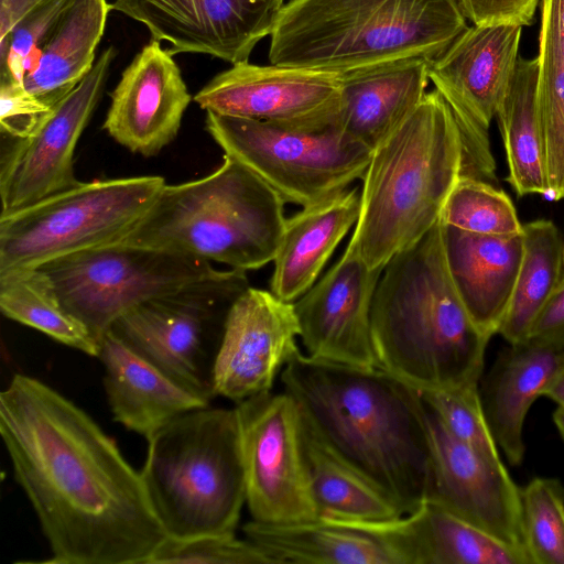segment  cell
<instances>
[{"instance_id":"obj_5","label":"cell","mask_w":564,"mask_h":564,"mask_svg":"<svg viewBox=\"0 0 564 564\" xmlns=\"http://www.w3.org/2000/svg\"><path fill=\"white\" fill-rule=\"evenodd\" d=\"M464 174L459 127L434 88L372 151L348 245L369 269L383 270L440 221L448 194Z\"/></svg>"},{"instance_id":"obj_37","label":"cell","mask_w":564,"mask_h":564,"mask_svg":"<svg viewBox=\"0 0 564 564\" xmlns=\"http://www.w3.org/2000/svg\"><path fill=\"white\" fill-rule=\"evenodd\" d=\"M72 0H44L0 39V83L23 85L26 73Z\"/></svg>"},{"instance_id":"obj_44","label":"cell","mask_w":564,"mask_h":564,"mask_svg":"<svg viewBox=\"0 0 564 564\" xmlns=\"http://www.w3.org/2000/svg\"><path fill=\"white\" fill-rule=\"evenodd\" d=\"M553 420L564 441V408L557 406L553 413Z\"/></svg>"},{"instance_id":"obj_4","label":"cell","mask_w":564,"mask_h":564,"mask_svg":"<svg viewBox=\"0 0 564 564\" xmlns=\"http://www.w3.org/2000/svg\"><path fill=\"white\" fill-rule=\"evenodd\" d=\"M467 26L456 0H289L270 35L269 61L340 76L430 63Z\"/></svg>"},{"instance_id":"obj_1","label":"cell","mask_w":564,"mask_h":564,"mask_svg":"<svg viewBox=\"0 0 564 564\" xmlns=\"http://www.w3.org/2000/svg\"><path fill=\"white\" fill-rule=\"evenodd\" d=\"M0 435L48 542L46 564H148L167 536L115 440L41 380L0 393Z\"/></svg>"},{"instance_id":"obj_21","label":"cell","mask_w":564,"mask_h":564,"mask_svg":"<svg viewBox=\"0 0 564 564\" xmlns=\"http://www.w3.org/2000/svg\"><path fill=\"white\" fill-rule=\"evenodd\" d=\"M376 538L397 564H531L527 553L425 500L381 521H343Z\"/></svg>"},{"instance_id":"obj_3","label":"cell","mask_w":564,"mask_h":564,"mask_svg":"<svg viewBox=\"0 0 564 564\" xmlns=\"http://www.w3.org/2000/svg\"><path fill=\"white\" fill-rule=\"evenodd\" d=\"M490 338L453 285L441 221L384 265L371 306L379 368L419 391L479 382Z\"/></svg>"},{"instance_id":"obj_13","label":"cell","mask_w":564,"mask_h":564,"mask_svg":"<svg viewBox=\"0 0 564 564\" xmlns=\"http://www.w3.org/2000/svg\"><path fill=\"white\" fill-rule=\"evenodd\" d=\"M235 300L192 294L142 303L111 326L139 356L193 394L209 402L224 323Z\"/></svg>"},{"instance_id":"obj_23","label":"cell","mask_w":564,"mask_h":564,"mask_svg":"<svg viewBox=\"0 0 564 564\" xmlns=\"http://www.w3.org/2000/svg\"><path fill=\"white\" fill-rule=\"evenodd\" d=\"M442 230L453 285L476 326L492 337L511 300L522 258V234L479 235L443 224Z\"/></svg>"},{"instance_id":"obj_45","label":"cell","mask_w":564,"mask_h":564,"mask_svg":"<svg viewBox=\"0 0 564 564\" xmlns=\"http://www.w3.org/2000/svg\"><path fill=\"white\" fill-rule=\"evenodd\" d=\"M564 275V240H563V274Z\"/></svg>"},{"instance_id":"obj_24","label":"cell","mask_w":564,"mask_h":564,"mask_svg":"<svg viewBox=\"0 0 564 564\" xmlns=\"http://www.w3.org/2000/svg\"><path fill=\"white\" fill-rule=\"evenodd\" d=\"M113 419L147 440L191 410L209 405L148 362L109 330L97 356Z\"/></svg>"},{"instance_id":"obj_40","label":"cell","mask_w":564,"mask_h":564,"mask_svg":"<svg viewBox=\"0 0 564 564\" xmlns=\"http://www.w3.org/2000/svg\"><path fill=\"white\" fill-rule=\"evenodd\" d=\"M476 25L512 23L530 25L540 0H456Z\"/></svg>"},{"instance_id":"obj_14","label":"cell","mask_w":564,"mask_h":564,"mask_svg":"<svg viewBox=\"0 0 564 564\" xmlns=\"http://www.w3.org/2000/svg\"><path fill=\"white\" fill-rule=\"evenodd\" d=\"M115 55L112 46L105 50L35 130L8 148L0 164V215L80 183L74 173L75 148L100 99Z\"/></svg>"},{"instance_id":"obj_34","label":"cell","mask_w":564,"mask_h":564,"mask_svg":"<svg viewBox=\"0 0 564 564\" xmlns=\"http://www.w3.org/2000/svg\"><path fill=\"white\" fill-rule=\"evenodd\" d=\"M440 221L473 234L516 236L522 234L510 197L490 182L463 175L448 194Z\"/></svg>"},{"instance_id":"obj_25","label":"cell","mask_w":564,"mask_h":564,"mask_svg":"<svg viewBox=\"0 0 564 564\" xmlns=\"http://www.w3.org/2000/svg\"><path fill=\"white\" fill-rule=\"evenodd\" d=\"M360 212V192L345 189L304 206L286 218L270 280V291L293 303L321 276V273Z\"/></svg>"},{"instance_id":"obj_36","label":"cell","mask_w":564,"mask_h":564,"mask_svg":"<svg viewBox=\"0 0 564 564\" xmlns=\"http://www.w3.org/2000/svg\"><path fill=\"white\" fill-rule=\"evenodd\" d=\"M420 392L424 403L454 437L494 460H501L484 413L479 382Z\"/></svg>"},{"instance_id":"obj_27","label":"cell","mask_w":564,"mask_h":564,"mask_svg":"<svg viewBox=\"0 0 564 564\" xmlns=\"http://www.w3.org/2000/svg\"><path fill=\"white\" fill-rule=\"evenodd\" d=\"M111 4L107 0H72L23 79L28 93L53 108L95 65Z\"/></svg>"},{"instance_id":"obj_29","label":"cell","mask_w":564,"mask_h":564,"mask_svg":"<svg viewBox=\"0 0 564 564\" xmlns=\"http://www.w3.org/2000/svg\"><path fill=\"white\" fill-rule=\"evenodd\" d=\"M538 57H521L496 112L506 151L507 181L520 196H547L538 100Z\"/></svg>"},{"instance_id":"obj_35","label":"cell","mask_w":564,"mask_h":564,"mask_svg":"<svg viewBox=\"0 0 564 564\" xmlns=\"http://www.w3.org/2000/svg\"><path fill=\"white\" fill-rule=\"evenodd\" d=\"M521 531L531 564H564V486L536 477L521 488Z\"/></svg>"},{"instance_id":"obj_39","label":"cell","mask_w":564,"mask_h":564,"mask_svg":"<svg viewBox=\"0 0 564 564\" xmlns=\"http://www.w3.org/2000/svg\"><path fill=\"white\" fill-rule=\"evenodd\" d=\"M23 85L0 83V129L14 139L30 135L51 111Z\"/></svg>"},{"instance_id":"obj_28","label":"cell","mask_w":564,"mask_h":564,"mask_svg":"<svg viewBox=\"0 0 564 564\" xmlns=\"http://www.w3.org/2000/svg\"><path fill=\"white\" fill-rule=\"evenodd\" d=\"M242 532L273 564H397L371 534L322 517L292 523L251 520Z\"/></svg>"},{"instance_id":"obj_16","label":"cell","mask_w":564,"mask_h":564,"mask_svg":"<svg viewBox=\"0 0 564 564\" xmlns=\"http://www.w3.org/2000/svg\"><path fill=\"white\" fill-rule=\"evenodd\" d=\"M293 303L249 286L229 306L214 364V390L236 404L271 391L300 350Z\"/></svg>"},{"instance_id":"obj_12","label":"cell","mask_w":564,"mask_h":564,"mask_svg":"<svg viewBox=\"0 0 564 564\" xmlns=\"http://www.w3.org/2000/svg\"><path fill=\"white\" fill-rule=\"evenodd\" d=\"M252 520L292 523L318 519L299 405L285 391L263 392L235 406Z\"/></svg>"},{"instance_id":"obj_30","label":"cell","mask_w":564,"mask_h":564,"mask_svg":"<svg viewBox=\"0 0 564 564\" xmlns=\"http://www.w3.org/2000/svg\"><path fill=\"white\" fill-rule=\"evenodd\" d=\"M303 443L312 491L322 518L381 521L403 514L382 490L333 452L304 420Z\"/></svg>"},{"instance_id":"obj_42","label":"cell","mask_w":564,"mask_h":564,"mask_svg":"<svg viewBox=\"0 0 564 564\" xmlns=\"http://www.w3.org/2000/svg\"><path fill=\"white\" fill-rule=\"evenodd\" d=\"M44 0H0V39L32 8Z\"/></svg>"},{"instance_id":"obj_10","label":"cell","mask_w":564,"mask_h":564,"mask_svg":"<svg viewBox=\"0 0 564 564\" xmlns=\"http://www.w3.org/2000/svg\"><path fill=\"white\" fill-rule=\"evenodd\" d=\"M206 130L285 203L302 207L361 180L372 151L347 134L334 117L280 123L207 112Z\"/></svg>"},{"instance_id":"obj_41","label":"cell","mask_w":564,"mask_h":564,"mask_svg":"<svg viewBox=\"0 0 564 564\" xmlns=\"http://www.w3.org/2000/svg\"><path fill=\"white\" fill-rule=\"evenodd\" d=\"M527 341L564 347V275L535 318Z\"/></svg>"},{"instance_id":"obj_6","label":"cell","mask_w":564,"mask_h":564,"mask_svg":"<svg viewBox=\"0 0 564 564\" xmlns=\"http://www.w3.org/2000/svg\"><path fill=\"white\" fill-rule=\"evenodd\" d=\"M283 198L231 155L210 174L165 184L119 242L258 270L273 262L286 217Z\"/></svg>"},{"instance_id":"obj_31","label":"cell","mask_w":564,"mask_h":564,"mask_svg":"<svg viewBox=\"0 0 564 564\" xmlns=\"http://www.w3.org/2000/svg\"><path fill=\"white\" fill-rule=\"evenodd\" d=\"M522 258L498 334L509 344L528 340L531 327L563 274V240L552 220L522 227Z\"/></svg>"},{"instance_id":"obj_9","label":"cell","mask_w":564,"mask_h":564,"mask_svg":"<svg viewBox=\"0 0 564 564\" xmlns=\"http://www.w3.org/2000/svg\"><path fill=\"white\" fill-rule=\"evenodd\" d=\"M164 185L155 175L80 182L0 215V273L119 242Z\"/></svg>"},{"instance_id":"obj_43","label":"cell","mask_w":564,"mask_h":564,"mask_svg":"<svg viewBox=\"0 0 564 564\" xmlns=\"http://www.w3.org/2000/svg\"><path fill=\"white\" fill-rule=\"evenodd\" d=\"M542 397H546L564 408V372L561 373L543 392Z\"/></svg>"},{"instance_id":"obj_33","label":"cell","mask_w":564,"mask_h":564,"mask_svg":"<svg viewBox=\"0 0 564 564\" xmlns=\"http://www.w3.org/2000/svg\"><path fill=\"white\" fill-rule=\"evenodd\" d=\"M538 100L543 138L564 145V0H540Z\"/></svg>"},{"instance_id":"obj_32","label":"cell","mask_w":564,"mask_h":564,"mask_svg":"<svg viewBox=\"0 0 564 564\" xmlns=\"http://www.w3.org/2000/svg\"><path fill=\"white\" fill-rule=\"evenodd\" d=\"M0 310L4 316L89 356L100 345L86 326L62 305L47 275L39 268L0 273Z\"/></svg>"},{"instance_id":"obj_15","label":"cell","mask_w":564,"mask_h":564,"mask_svg":"<svg viewBox=\"0 0 564 564\" xmlns=\"http://www.w3.org/2000/svg\"><path fill=\"white\" fill-rule=\"evenodd\" d=\"M284 0H115L111 10L142 23L169 52L207 54L232 65L248 62L271 35Z\"/></svg>"},{"instance_id":"obj_11","label":"cell","mask_w":564,"mask_h":564,"mask_svg":"<svg viewBox=\"0 0 564 564\" xmlns=\"http://www.w3.org/2000/svg\"><path fill=\"white\" fill-rule=\"evenodd\" d=\"M522 29L512 23L473 24L429 63L430 80L462 133L466 176L496 180L489 127L513 78Z\"/></svg>"},{"instance_id":"obj_2","label":"cell","mask_w":564,"mask_h":564,"mask_svg":"<svg viewBox=\"0 0 564 564\" xmlns=\"http://www.w3.org/2000/svg\"><path fill=\"white\" fill-rule=\"evenodd\" d=\"M281 382L312 431L403 514L426 500L431 436L416 388L379 367L317 360L301 350Z\"/></svg>"},{"instance_id":"obj_26","label":"cell","mask_w":564,"mask_h":564,"mask_svg":"<svg viewBox=\"0 0 564 564\" xmlns=\"http://www.w3.org/2000/svg\"><path fill=\"white\" fill-rule=\"evenodd\" d=\"M341 79L339 124L371 151L417 107L431 82L425 59L400 62Z\"/></svg>"},{"instance_id":"obj_38","label":"cell","mask_w":564,"mask_h":564,"mask_svg":"<svg viewBox=\"0 0 564 564\" xmlns=\"http://www.w3.org/2000/svg\"><path fill=\"white\" fill-rule=\"evenodd\" d=\"M273 564L262 551L246 538L235 533L206 534L187 539L166 536L148 564Z\"/></svg>"},{"instance_id":"obj_20","label":"cell","mask_w":564,"mask_h":564,"mask_svg":"<svg viewBox=\"0 0 564 564\" xmlns=\"http://www.w3.org/2000/svg\"><path fill=\"white\" fill-rule=\"evenodd\" d=\"M191 100L173 55L151 39L112 90L104 129L131 152L152 156L176 138Z\"/></svg>"},{"instance_id":"obj_7","label":"cell","mask_w":564,"mask_h":564,"mask_svg":"<svg viewBox=\"0 0 564 564\" xmlns=\"http://www.w3.org/2000/svg\"><path fill=\"white\" fill-rule=\"evenodd\" d=\"M147 441L140 474L166 535L235 533L246 503L236 409L191 410Z\"/></svg>"},{"instance_id":"obj_19","label":"cell","mask_w":564,"mask_h":564,"mask_svg":"<svg viewBox=\"0 0 564 564\" xmlns=\"http://www.w3.org/2000/svg\"><path fill=\"white\" fill-rule=\"evenodd\" d=\"M341 86L335 73L243 62L217 74L193 99L206 112L302 123L336 116Z\"/></svg>"},{"instance_id":"obj_18","label":"cell","mask_w":564,"mask_h":564,"mask_svg":"<svg viewBox=\"0 0 564 564\" xmlns=\"http://www.w3.org/2000/svg\"><path fill=\"white\" fill-rule=\"evenodd\" d=\"M382 271L369 269L347 243L330 269L293 302L307 356L378 367L371 340V306Z\"/></svg>"},{"instance_id":"obj_22","label":"cell","mask_w":564,"mask_h":564,"mask_svg":"<svg viewBox=\"0 0 564 564\" xmlns=\"http://www.w3.org/2000/svg\"><path fill=\"white\" fill-rule=\"evenodd\" d=\"M481 376L479 394L491 435L509 465L524 458L523 425L532 403L564 372V347L509 344Z\"/></svg>"},{"instance_id":"obj_17","label":"cell","mask_w":564,"mask_h":564,"mask_svg":"<svg viewBox=\"0 0 564 564\" xmlns=\"http://www.w3.org/2000/svg\"><path fill=\"white\" fill-rule=\"evenodd\" d=\"M425 408L432 454L426 500L525 552L521 488L502 460H494L454 437Z\"/></svg>"},{"instance_id":"obj_8","label":"cell","mask_w":564,"mask_h":564,"mask_svg":"<svg viewBox=\"0 0 564 564\" xmlns=\"http://www.w3.org/2000/svg\"><path fill=\"white\" fill-rule=\"evenodd\" d=\"M64 308L100 345L129 310L159 299L203 294L236 300L250 285L246 271L163 249L112 243L39 267Z\"/></svg>"}]
</instances>
